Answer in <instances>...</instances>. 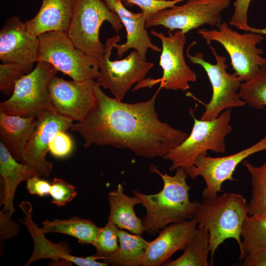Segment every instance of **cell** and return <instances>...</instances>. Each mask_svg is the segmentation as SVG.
<instances>
[{
    "mask_svg": "<svg viewBox=\"0 0 266 266\" xmlns=\"http://www.w3.org/2000/svg\"><path fill=\"white\" fill-rule=\"evenodd\" d=\"M94 80H66L55 75L49 86L51 103L58 113L73 121H82L95 103Z\"/></svg>",
    "mask_w": 266,
    "mask_h": 266,
    "instance_id": "obj_15",
    "label": "cell"
},
{
    "mask_svg": "<svg viewBox=\"0 0 266 266\" xmlns=\"http://www.w3.org/2000/svg\"><path fill=\"white\" fill-rule=\"evenodd\" d=\"M243 165L251 176V198L249 203V215H255L266 202V162L255 166L248 161Z\"/></svg>",
    "mask_w": 266,
    "mask_h": 266,
    "instance_id": "obj_29",
    "label": "cell"
},
{
    "mask_svg": "<svg viewBox=\"0 0 266 266\" xmlns=\"http://www.w3.org/2000/svg\"><path fill=\"white\" fill-rule=\"evenodd\" d=\"M172 32H169V35L166 36L163 33L150 31L162 44L159 65L163 69V76L157 79H144L136 85L134 90L160 83L161 88L185 91L190 88L189 82L196 81L197 75L187 65L184 58L186 33L179 30Z\"/></svg>",
    "mask_w": 266,
    "mask_h": 266,
    "instance_id": "obj_12",
    "label": "cell"
},
{
    "mask_svg": "<svg viewBox=\"0 0 266 266\" xmlns=\"http://www.w3.org/2000/svg\"><path fill=\"white\" fill-rule=\"evenodd\" d=\"M32 70L22 65L2 63L0 65V90L5 96H10L17 82Z\"/></svg>",
    "mask_w": 266,
    "mask_h": 266,
    "instance_id": "obj_31",
    "label": "cell"
},
{
    "mask_svg": "<svg viewBox=\"0 0 266 266\" xmlns=\"http://www.w3.org/2000/svg\"><path fill=\"white\" fill-rule=\"evenodd\" d=\"M249 205L237 193H224L213 199H204L197 213L198 226L207 229L209 235L210 266L218 247L228 238L235 239L242 254L241 233Z\"/></svg>",
    "mask_w": 266,
    "mask_h": 266,
    "instance_id": "obj_3",
    "label": "cell"
},
{
    "mask_svg": "<svg viewBox=\"0 0 266 266\" xmlns=\"http://www.w3.org/2000/svg\"><path fill=\"white\" fill-rule=\"evenodd\" d=\"M118 249L103 258V262L114 266H142L149 241L141 234H131L121 229L118 231Z\"/></svg>",
    "mask_w": 266,
    "mask_h": 266,
    "instance_id": "obj_24",
    "label": "cell"
},
{
    "mask_svg": "<svg viewBox=\"0 0 266 266\" xmlns=\"http://www.w3.org/2000/svg\"><path fill=\"white\" fill-rule=\"evenodd\" d=\"M58 71L47 62H37L35 67L17 82L10 97L0 102V111L24 117H37L46 110L55 111L49 86Z\"/></svg>",
    "mask_w": 266,
    "mask_h": 266,
    "instance_id": "obj_6",
    "label": "cell"
},
{
    "mask_svg": "<svg viewBox=\"0 0 266 266\" xmlns=\"http://www.w3.org/2000/svg\"><path fill=\"white\" fill-rule=\"evenodd\" d=\"M108 200L110 207L108 222L132 233L141 234L144 233L142 219L138 218L134 211L135 205L141 204L139 197L134 195L133 197L126 195L120 183L116 190L108 193Z\"/></svg>",
    "mask_w": 266,
    "mask_h": 266,
    "instance_id": "obj_23",
    "label": "cell"
},
{
    "mask_svg": "<svg viewBox=\"0 0 266 266\" xmlns=\"http://www.w3.org/2000/svg\"><path fill=\"white\" fill-rule=\"evenodd\" d=\"M73 148V143L71 137L66 131H60L51 140L49 152L56 158H63L71 153Z\"/></svg>",
    "mask_w": 266,
    "mask_h": 266,
    "instance_id": "obj_34",
    "label": "cell"
},
{
    "mask_svg": "<svg viewBox=\"0 0 266 266\" xmlns=\"http://www.w3.org/2000/svg\"><path fill=\"white\" fill-rule=\"evenodd\" d=\"M184 0H121L126 6H138L147 18L160 10L173 7Z\"/></svg>",
    "mask_w": 266,
    "mask_h": 266,
    "instance_id": "obj_33",
    "label": "cell"
},
{
    "mask_svg": "<svg viewBox=\"0 0 266 266\" xmlns=\"http://www.w3.org/2000/svg\"><path fill=\"white\" fill-rule=\"evenodd\" d=\"M254 215H257L260 217L266 218V202L259 209L257 213Z\"/></svg>",
    "mask_w": 266,
    "mask_h": 266,
    "instance_id": "obj_39",
    "label": "cell"
},
{
    "mask_svg": "<svg viewBox=\"0 0 266 266\" xmlns=\"http://www.w3.org/2000/svg\"><path fill=\"white\" fill-rule=\"evenodd\" d=\"M119 228L113 223L108 222L101 228L96 239L92 244L96 249V254L90 256L95 260L103 258L115 252L119 248Z\"/></svg>",
    "mask_w": 266,
    "mask_h": 266,
    "instance_id": "obj_30",
    "label": "cell"
},
{
    "mask_svg": "<svg viewBox=\"0 0 266 266\" xmlns=\"http://www.w3.org/2000/svg\"><path fill=\"white\" fill-rule=\"evenodd\" d=\"M19 207L24 212L23 220H20L27 228L33 243L32 254L24 266H28L35 261L49 259L56 263L64 262L74 264L79 266H106L105 262H100L92 259L90 256L79 257L71 254L68 244L65 242L54 243L48 240L45 233L33 220L32 203L27 200L21 202Z\"/></svg>",
    "mask_w": 266,
    "mask_h": 266,
    "instance_id": "obj_16",
    "label": "cell"
},
{
    "mask_svg": "<svg viewBox=\"0 0 266 266\" xmlns=\"http://www.w3.org/2000/svg\"><path fill=\"white\" fill-rule=\"evenodd\" d=\"M0 175L3 184L0 204L2 210L12 215L15 211L13 201L19 184L34 175H39L31 167L19 163L0 141Z\"/></svg>",
    "mask_w": 266,
    "mask_h": 266,
    "instance_id": "obj_21",
    "label": "cell"
},
{
    "mask_svg": "<svg viewBox=\"0 0 266 266\" xmlns=\"http://www.w3.org/2000/svg\"><path fill=\"white\" fill-rule=\"evenodd\" d=\"M37 62H47L73 80H94L98 62L76 47L66 32L50 31L39 35Z\"/></svg>",
    "mask_w": 266,
    "mask_h": 266,
    "instance_id": "obj_8",
    "label": "cell"
},
{
    "mask_svg": "<svg viewBox=\"0 0 266 266\" xmlns=\"http://www.w3.org/2000/svg\"><path fill=\"white\" fill-rule=\"evenodd\" d=\"M252 0H235L234 2V12L229 24L241 30L248 32L247 13Z\"/></svg>",
    "mask_w": 266,
    "mask_h": 266,
    "instance_id": "obj_35",
    "label": "cell"
},
{
    "mask_svg": "<svg viewBox=\"0 0 266 266\" xmlns=\"http://www.w3.org/2000/svg\"><path fill=\"white\" fill-rule=\"evenodd\" d=\"M108 22L118 32L123 24L102 0H74L71 19L66 31L75 46L99 63L104 51L99 38L102 24Z\"/></svg>",
    "mask_w": 266,
    "mask_h": 266,
    "instance_id": "obj_5",
    "label": "cell"
},
{
    "mask_svg": "<svg viewBox=\"0 0 266 266\" xmlns=\"http://www.w3.org/2000/svg\"><path fill=\"white\" fill-rule=\"evenodd\" d=\"M230 0H187L180 6L166 8L149 17L146 28L161 26L173 32L185 33L205 24L218 27L222 22L221 12L229 6Z\"/></svg>",
    "mask_w": 266,
    "mask_h": 266,
    "instance_id": "obj_11",
    "label": "cell"
},
{
    "mask_svg": "<svg viewBox=\"0 0 266 266\" xmlns=\"http://www.w3.org/2000/svg\"><path fill=\"white\" fill-rule=\"evenodd\" d=\"M266 150V135L253 145L233 154L211 157L202 154L196 159L194 166L186 171L192 179L198 176L203 179L206 187L202 193L204 199H213L222 191V184L228 180H236L233 174L237 166L250 155Z\"/></svg>",
    "mask_w": 266,
    "mask_h": 266,
    "instance_id": "obj_13",
    "label": "cell"
},
{
    "mask_svg": "<svg viewBox=\"0 0 266 266\" xmlns=\"http://www.w3.org/2000/svg\"><path fill=\"white\" fill-rule=\"evenodd\" d=\"M120 40L119 35L107 38L104 53L99 61L97 82L108 89L115 98L122 100L134 84L145 79L154 64L142 59L135 50L122 60H110L113 48Z\"/></svg>",
    "mask_w": 266,
    "mask_h": 266,
    "instance_id": "obj_9",
    "label": "cell"
},
{
    "mask_svg": "<svg viewBox=\"0 0 266 266\" xmlns=\"http://www.w3.org/2000/svg\"><path fill=\"white\" fill-rule=\"evenodd\" d=\"M217 27L218 30L200 29L198 33L207 44L217 41L224 47L241 82L250 80L261 67L266 66V58L261 56L263 50L257 46L264 39L261 34L252 32L240 33L233 30L226 22Z\"/></svg>",
    "mask_w": 266,
    "mask_h": 266,
    "instance_id": "obj_7",
    "label": "cell"
},
{
    "mask_svg": "<svg viewBox=\"0 0 266 266\" xmlns=\"http://www.w3.org/2000/svg\"><path fill=\"white\" fill-rule=\"evenodd\" d=\"M151 172L158 174L163 182V187L159 193L147 195L136 190L132 191L137 196L146 209L142 219L144 232L154 235L165 227L172 223L190 220L196 216L201 202L189 200L190 187L187 183V174L182 167L177 168L171 176L162 173L152 164Z\"/></svg>",
    "mask_w": 266,
    "mask_h": 266,
    "instance_id": "obj_2",
    "label": "cell"
},
{
    "mask_svg": "<svg viewBox=\"0 0 266 266\" xmlns=\"http://www.w3.org/2000/svg\"><path fill=\"white\" fill-rule=\"evenodd\" d=\"M183 254L176 259L167 261L166 266H209L208 257L210 249L209 235L207 229H198L187 244Z\"/></svg>",
    "mask_w": 266,
    "mask_h": 266,
    "instance_id": "obj_26",
    "label": "cell"
},
{
    "mask_svg": "<svg viewBox=\"0 0 266 266\" xmlns=\"http://www.w3.org/2000/svg\"><path fill=\"white\" fill-rule=\"evenodd\" d=\"M39 175H34L26 181V189L32 195L44 197L49 194L51 184L47 180L41 178Z\"/></svg>",
    "mask_w": 266,
    "mask_h": 266,
    "instance_id": "obj_36",
    "label": "cell"
},
{
    "mask_svg": "<svg viewBox=\"0 0 266 266\" xmlns=\"http://www.w3.org/2000/svg\"><path fill=\"white\" fill-rule=\"evenodd\" d=\"M37 117H24L0 111V138L13 158L21 161L23 151L34 130Z\"/></svg>",
    "mask_w": 266,
    "mask_h": 266,
    "instance_id": "obj_22",
    "label": "cell"
},
{
    "mask_svg": "<svg viewBox=\"0 0 266 266\" xmlns=\"http://www.w3.org/2000/svg\"><path fill=\"white\" fill-rule=\"evenodd\" d=\"M242 261L246 256L266 250V218L249 215L245 219L241 233Z\"/></svg>",
    "mask_w": 266,
    "mask_h": 266,
    "instance_id": "obj_27",
    "label": "cell"
},
{
    "mask_svg": "<svg viewBox=\"0 0 266 266\" xmlns=\"http://www.w3.org/2000/svg\"><path fill=\"white\" fill-rule=\"evenodd\" d=\"M11 216L2 210L0 212V240L10 239L16 235L19 229Z\"/></svg>",
    "mask_w": 266,
    "mask_h": 266,
    "instance_id": "obj_37",
    "label": "cell"
},
{
    "mask_svg": "<svg viewBox=\"0 0 266 266\" xmlns=\"http://www.w3.org/2000/svg\"><path fill=\"white\" fill-rule=\"evenodd\" d=\"M104 1L117 14L126 30V41L122 44L117 43L114 46L118 58L131 48L135 49L144 60H146V54L148 49L157 52H161V48L152 42L148 34L145 26L147 18L143 13L130 11L121 0Z\"/></svg>",
    "mask_w": 266,
    "mask_h": 266,
    "instance_id": "obj_19",
    "label": "cell"
},
{
    "mask_svg": "<svg viewBox=\"0 0 266 266\" xmlns=\"http://www.w3.org/2000/svg\"><path fill=\"white\" fill-rule=\"evenodd\" d=\"M240 264L244 266H266V250L246 256Z\"/></svg>",
    "mask_w": 266,
    "mask_h": 266,
    "instance_id": "obj_38",
    "label": "cell"
},
{
    "mask_svg": "<svg viewBox=\"0 0 266 266\" xmlns=\"http://www.w3.org/2000/svg\"><path fill=\"white\" fill-rule=\"evenodd\" d=\"M42 224L41 229L45 233H58L67 234L76 238L83 245H92L101 229L91 220L77 216L68 219L46 220Z\"/></svg>",
    "mask_w": 266,
    "mask_h": 266,
    "instance_id": "obj_25",
    "label": "cell"
},
{
    "mask_svg": "<svg viewBox=\"0 0 266 266\" xmlns=\"http://www.w3.org/2000/svg\"><path fill=\"white\" fill-rule=\"evenodd\" d=\"M74 0H42L36 15L25 24L34 36L50 31L66 32L72 14Z\"/></svg>",
    "mask_w": 266,
    "mask_h": 266,
    "instance_id": "obj_20",
    "label": "cell"
},
{
    "mask_svg": "<svg viewBox=\"0 0 266 266\" xmlns=\"http://www.w3.org/2000/svg\"><path fill=\"white\" fill-rule=\"evenodd\" d=\"M73 121L54 111L46 110L40 113L23 151L21 162L33 168L39 176H49L53 166L46 159L49 143L58 132L70 129Z\"/></svg>",
    "mask_w": 266,
    "mask_h": 266,
    "instance_id": "obj_14",
    "label": "cell"
},
{
    "mask_svg": "<svg viewBox=\"0 0 266 266\" xmlns=\"http://www.w3.org/2000/svg\"><path fill=\"white\" fill-rule=\"evenodd\" d=\"M191 46L187 49L186 57L192 63L203 68L212 88V97L208 103H204L198 100L205 108L200 120H210L218 117L224 109L244 106L245 102L237 93L242 82L235 73L230 74L227 71L226 58L219 55L215 48L209 45L216 61L215 64H212L205 60L201 52L191 55L189 52Z\"/></svg>",
    "mask_w": 266,
    "mask_h": 266,
    "instance_id": "obj_10",
    "label": "cell"
},
{
    "mask_svg": "<svg viewBox=\"0 0 266 266\" xmlns=\"http://www.w3.org/2000/svg\"><path fill=\"white\" fill-rule=\"evenodd\" d=\"M189 113L194 121L190 134L163 157L171 162L170 171L179 167L187 171L194 166L198 157L206 154L207 151L216 153L226 151L225 137L232 130L231 109L210 120H198L191 109Z\"/></svg>",
    "mask_w": 266,
    "mask_h": 266,
    "instance_id": "obj_4",
    "label": "cell"
},
{
    "mask_svg": "<svg viewBox=\"0 0 266 266\" xmlns=\"http://www.w3.org/2000/svg\"><path fill=\"white\" fill-rule=\"evenodd\" d=\"M251 32L256 33L259 34H266V28L265 29H255L252 28L251 29Z\"/></svg>",
    "mask_w": 266,
    "mask_h": 266,
    "instance_id": "obj_40",
    "label": "cell"
},
{
    "mask_svg": "<svg viewBox=\"0 0 266 266\" xmlns=\"http://www.w3.org/2000/svg\"><path fill=\"white\" fill-rule=\"evenodd\" d=\"M198 223L196 216L189 220L170 224L161 229L158 237L149 241L142 266H161L174 253L184 250L196 233Z\"/></svg>",
    "mask_w": 266,
    "mask_h": 266,
    "instance_id": "obj_18",
    "label": "cell"
},
{
    "mask_svg": "<svg viewBox=\"0 0 266 266\" xmlns=\"http://www.w3.org/2000/svg\"><path fill=\"white\" fill-rule=\"evenodd\" d=\"M239 97L250 106L263 109L266 106V66L260 68L250 80L242 82Z\"/></svg>",
    "mask_w": 266,
    "mask_h": 266,
    "instance_id": "obj_28",
    "label": "cell"
},
{
    "mask_svg": "<svg viewBox=\"0 0 266 266\" xmlns=\"http://www.w3.org/2000/svg\"><path fill=\"white\" fill-rule=\"evenodd\" d=\"M49 194L52 197L51 202L60 207L73 200L77 192L73 185L62 179L54 178L51 183Z\"/></svg>",
    "mask_w": 266,
    "mask_h": 266,
    "instance_id": "obj_32",
    "label": "cell"
},
{
    "mask_svg": "<svg viewBox=\"0 0 266 266\" xmlns=\"http://www.w3.org/2000/svg\"><path fill=\"white\" fill-rule=\"evenodd\" d=\"M101 88L95 81L94 106L70 129L82 137L84 147L112 146L144 158H163L188 136L159 119L155 103L161 87L149 100L133 103L109 97Z\"/></svg>",
    "mask_w": 266,
    "mask_h": 266,
    "instance_id": "obj_1",
    "label": "cell"
},
{
    "mask_svg": "<svg viewBox=\"0 0 266 266\" xmlns=\"http://www.w3.org/2000/svg\"><path fill=\"white\" fill-rule=\"evenodd\" d=\"M38 36L30 34L25 22L17 17L9 18L0 31V60L33 70L37 62Z\"/></svg>",
    "mask_w": 266,
    "mask_h": 266,
    "instance_id": "obj_17",
    "label": "cell"
}]
</instances>
